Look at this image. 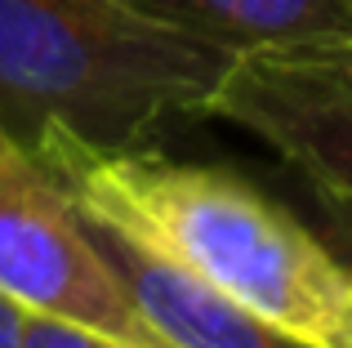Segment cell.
I'll return each mask as SVG.
<instances>
[{
    "instance_id": "obj_1",
    "label": "cell",
    "mask_w": 352,
    "mask_h": 348,
    "mask_svg": "<svg viewBox=\"0 0 352 348\" xmlns=\"http://www.w3.org/2000/svg\"><path fill=\"white\" fill-rule=\"evenodd\" d=\"M32 152L85 215L183 268L241 313L312 348H352V272L317 228L241 174L72 139H45Z\"/></svg>"
},
{
    "instance_id": "obj_2",
    "label": "cell",
    "mask_w": 352,
    "mask_h": 348,
    "mask_svg": "<svg viewBox=\"0 0 352 348\" xmlns=\"http://www.w3.org/2000/svg\"><path fill=\"white\" fill-rule=\"evenodd\" d=\"M232 58L134 0H0V130L23 148H138L206 116Z\"/></svg>"
},
{
    "instance_id": "obj_3",
    "label": "cell",
    "mask_w": 352,
    "mask_h": 348,
    "mask_svg": "<svg viewBox=\"0 0 352 348\" xmlns=\"http://www.w3.org/2000/svg\"><path fill=\"white\" fill-rule=\"evenodd\" d=\"M0 295L120 348H174L134 308L85 210L32 148L0 130Z\"/></svg>"
},
{
    "instance_id": "obj_4",
    "label": "cell",
    "mask_w": 352,
    "mask_h": 348,
    "mask_svg": "<svg viewBox=\"0 0 352 348\" xmlns=\"http://www.w3.org/2000/svg\"><path fill=\"white\" fill-rule=\"evenodd\" d=\"M206 116L263 139L312 192L352 201V41L236 54Z\"/></svg>"
},
{
    "instance_id": "obj_5",
    "label": "cell",
    "mask_w": 352,
    "mask_h": 348,
    "mask_svg": "<svg viewBox=\"0 0 352 348\" xmlns=\"http://www.w3.org/2000/svg\"><path fill=\"white\" fill-rule=\"evenodd\" d=\"M85 224H89V232H94L98 250L107 254V263L116 268L120 286L129 290L134 308L174 348H312V344H299V340H290V335H281L276 326L258 322V317L241 313L236 304H228L223 295L201 286V281L188 277L183 268L147 254L143 246L120 237L103 219L85 215Z\"/></svg>"
},
{
    "instance_id": "obj_6",
    "label": "cell",
    "mask_w": 352,
    "mask_h": 348,
    "mask_svg": "<svg viewBox=\"0 0 352 348\" xmlns=\"http://www.w3.org/2000/svg\"><path fill=\"white\" fill-rule=\"evenodd\" d=\"M228 54L352 41V0H134Z\"/></svg>"
},
{
    "instance_id": "obj_7",
    "label": "cell",
    "mask_w": 352,
    "mask_h": 348,
    "mask_svg": "<svg viewBox=\"0 0 352 348\" xmlns=\"http://www.w3.org/2000/svg\"><path fill=\"white\" fill-rule=\"evenodd\" d=\"M312 228H317V237L330 246V254L352 272V201L317 192V224Z\"/></svg>"
},
{
    "instance_id": "obj_8",
    "label": "cell",
    "mask_w": 352,
    "mask_h": 348,
    "mask_svg": "<svg viewBox=\"0 0 352 348\" xmlns=\"http://www.w3.org/2000/svg\"><path fill=\"white\" fill-rule=\"evenodd\" d=\"M23 348H120L103 335H89L72 322H58V317H41L27 313V331H23Z\"/></svg>"
},
{
    "instance_id": "obj_9",
    "label": "cell",
    "mask_w": 352,
    "mask_h": 348,
    "mask_svg": "<svg viewBox=\"0 0 352 348\" xmlns=\"http://www.w3.org/2000/svg\"><path fill=\"white\" fill-rule=\"evenodd\" d=\"M23 331H27V308L0 295V348H23Z\"/></svg>"
}]
</instances>
